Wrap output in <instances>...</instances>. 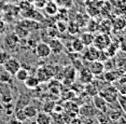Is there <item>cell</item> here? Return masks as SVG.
Here are the masks:
<instances>
[{"label":"cell","mask_w":126,"mask_h":124,"mask_svg":"<svg viewBox=\"0 0 126 124\" xmlns=\"http://www.w3.org/2000/svg\"><path fill=\"white\" fill-rule=\"evenodd\" d=\"M117 81L121 84H126V73L124 74H120V77L117 78Z\"/></svg>","instance_id":"obj_35"},{"label":"cell","mask_w":126,"mask_h":124,"mask_svg":"<svg viewBox=\"0 0 126 124\" xmlns=\"http://www.w3.org/2000/svg\"><path fill=\"white\" fill-rule=\"evenodd\" d=\"M24 83H25V86L28 89H36L39 86L40 81L38 78H37V76H30L29 74L27 79L24 81Z\"/></svg>","instance_id":"obj_18"},{"label":"cell","mask_w":126,"mask_h":124,"mask_svg":"<svg viewBox=\"0 0 126 124\" xmlns=\"http://www.w3.org/2000/svg\"><path fill=\"white\" fill-rule=\"evenodd\" d=\"M36 76L39 79L40 82H47L53 77V73L51 72V70L48 69V67H43V68L38 69Z\"/></svg>","instance_id":"obj_11"},{"label":"cell","mask_w":126,"mask_h":124,"mask_svg":"<svg viewBox=\"0 0 126 124\" xmlns=\"http://www.w3.org/2000/svg\"><path fill=\"white\" fill-rule=\"evenodd\" d=\"M23 110H24L25 114H26L27 119H33V118H36L39 112L38 108L35 107V106H31V105H27L26 107L23 108Z\"/></svg>","instance_id":"obj_19"},{"label":"cell","mask_w":126,"mask_h":124,"mask_svg":"<svg viewBox=\"0 0 126 124\" xmlns=\"http://www.w3.org/2000/svg\"><path fill=\"white\" fill-rule=\"evenodd\" d=\"M93 105L95 106V108L98 110L99 112H107L109 109L108 103L100 96L99 94L93 96Z\"/></svg>","instance_id":"obj_8"},{"label":"cell","mask_w":126,"mask_h":124,"mask_svg":"<svg viewBox=\"0 0 126 124\" xmlns=\"http://www.w3.org/2000/svg\"><path fill=\"white\" fill-rule=\"evenodd\" d=\"M94 38H95V35L88 31V33L82 34L81 37H80V40L83 42V44H84L85 47H90V45H93Z\"/></svg>","instance_id":"obj_16"},{"label":"cell","mask_w":126,"mask_h":124,"mask_svg":"<svg viewBox=\"0 0 126 124\" xmlns=\"http://www.w3.org/2000/svg\"><path fill=\"white\" fill-rule=\"evenodd\" d=\"M85 45L83 44V42L80 40V38L74 39L72 42H71V51L73 53H81V52L84 51Z\"/></svg>","instance_id":"obj_17"},{"label":"cell","mask_w":126,"mask_h":124,"mask_svg":"<svg viewBox=\"0 0 126 124\" xmlns=\"http://www.w3.org/2000/svg\"><path fill=\"white\" fill-rule=\"evenodd\" d=\"M88 69H90L91 72L94 74V77H95V76L96 77L101 76V74L105 72L104 63L100 62V60H94V62H91Z\"/></svg>","instance_id":"obj_10"},{"label":"cell","mask_w":126,"mask_h":124,"mask_svg":"<svg viewBox=\"0 0 126 124\" xmlns=\"http://www.w3.org/2000/svg\"><path fill=\"white\" fill-rule=\"evenodd\" d=\"M3 28H4V24H3V22L0 21V33H1V31L3 30Z\"/></svg>","instance_id":"obj_41"},{"label":"cell","mask_w":126,"mask_h":124,"mask_svg":"<svg viewBox=\"0 0 126 124\" xmlns=\"http://www.w3.org/2000/svg\"><path fill=\"white\" fill-rule=\"evenodd\" d=\"M98 94L108 103V105L117 102V95H119V92H117V89H115L114 86L109 85V86H107V88H102L101 90L99 91Z\"/></svg>","instance_id":"obj_1"},{"label":"cell","mask_w":126,"mask_h":124,"mask_svg":"<svg viewBox=\"0 0 126 124\" xmlns=\"http://www.w3.org/2000/svg\"><path fill=\"white\" fill-rule=\"evenodd\" d=\"M85 48H86V51L83 54V58L88 60V62H94V60L99 59L100 50H98L94 45H90V47H85Z\"/></svg>","instance_id":"obj_5"},{"label":"cell","mask_w":126,"mask_h":124,"mask_svg":"<svg viewBox=\"0 0 126 124\" xmlns=\"http://www.w3.org/2000/svg\"><path fill=\"white\" fill-rule=\"evenodd\" d=\"M48 45L51 48V52L55 55H58L61 54L63 51H64V43H63L58 38H53L48 40Z\"/></svg>","instance_id":"obj_9"},{"label":"cell","mask_w":126,"mask_h":124,"mask_svg":"<svg viewBox=\"0 0 126 124\" xmlns=\"http://www.w3.org/2000/svg\"><path fill=\"white\" fill-rule=\"evenodd\" d=\"M35 53L39 58H47V57L51 55L52 52H51V48H50V45H48V43L42 41V42H39L38 44L36 45Z\"/></svg>","instance_id":"obj_4"},{"label":"cell","mask_w":126,"mask_h":124,"mask_svg":"<svg viewBox=\"0 0 126 124\" xmlns=\"http://www.w3.org/2000/svg\"><path fill=\"white\" fill-rule=\"evenodd\" d=\"M117 92H119V94H120V95L126 96V84H123L122 88L117 89Z\"/></svg>","instance_id":"obj_36"},{"label":"cell","mask_w":126,"mask_h":124,"mask_svg":"<svg viewBox=\"0 0 126 124\" xmlns=\"http://www.w3.org/2000/svg\"><path fill=\"white\" fill-rule=\"evenodd\" d=\"M22 67L21 63L17 58L15 57H10V58L7 59V62L3 64V68L7 72H9L11 76H14L16 73V71L18 70L19 68Z\"/></svg>","instance_id":"obj_3"},{"label":"cell","mask_w":126,"mask_h":124,"mask_svg":"<svg viewBox=\"0 0 126 124\" xmlns=\"http://www.w3.org/2000/svg\"><path fill=\"white\" fill-rule=\"evenodd\" d=\"M47 36L50 37V39L57 38V34H59L58 31H57L56 28H47Z\"/></svg>","instance_id":"obj_32"},{"label":"cell","mask_w":126,"mask_h":124,"mask_svg":"<svg viewBox=\"0 0 126 124\" xmlns=\"http://www.w3.org/2000/svg\"><path fill=\"white\" fill-rule=\"evenodd\" d=\"M67 27H68V23L64 21V19H59L56 22V29L59 34H64L67 31Z\"/></svg>","instance_id":"obj_25"},{"label":"cell","mask_w":126,"mask_h":124,"mask_svg":"<svg viewBox=\"0 0 126 124\" xmlns=\"http://www.w3.org/2000/svg\"><path fill=\"white\" fill-rule=\"evenodd\" d=\"M30 100H31V97L28 94H25V93L21 94L19 95V97L17 98V102H16L15 110L16 109H23L24 107H26L27 105H29Z\"/></svg>","instance_id":"obj_14"},{"label":"cell","mask_w":126,"mask_h":124,"mask_svg":"<svg viewBox=\"0 0 126 124\" xmlns=\"http://www.w3.org/2000/svg\"><path fill=\"white\" fill-rule=\"evenodd\" d=\"M107 113H108V116H109V118H110L112 121H114V122H117L121 118L123 117V112H122V110H119V109H111L110 111H107Z\"/></svg>","instance_id":"obj_23"},{"label":"cell","mask_w":126,"mask_h":124,"mask_svg":"<svg viewBox=\"0 0 126 124\" xmlns=\"http://www.w3.org/2000/svg\"><path fill=\"white\" fill-rule=\"evenodd\" d=\"M68 124H82V123H81V119H80V118L74 117L73 119L70 120V122L68 123Z\"/></svg>","instance_id":"obj_37"},{"label":"cell","mask_w":126,"mask_h":124,"mask_svg":"<svg viewBox=\"0 0 126 124\" xmlns=\"http://www.w3.org/2000/svg\"><path fill=\"white\" fill-rule=\"evenodd\" d=\"M96 118L98 124H117V122H114L109 118L107 112H98Z\"/></svg>","instance_id":"obj_15"},{"label":"cell","mask_w":126,"mask_h":124,"mask_svg":"<svg viewBox=\"0 0 126 124\" xmlns=\"http://www.w3.org/2000/svg\"><path fill=\"white\" fill-rule=\"evenodd\" d=\"M1 111H2V108H1V106H0V114H1Z\"/></svg>","instance_id":"obj_42"},{"label":"cell","mask_w":126,"mask_h":124,"mask_svg":"<svg viewBox=\"0 0 126 124\" xmlns=\"http://www.w3.org/2000/svg\"><path fill=\"white\" fill-rule=\"evenodd\" d=\"M86 93L87 95H90V96H95V95H97L99 93V90H98V88L95 85V83H93V82H91V83H87V84H85L84 85V90H83Z\"/></svg>","instance_id":"obj_21"},{"label":"cell","mask_w":126,"mask_h":124,"mask_svg":"<svg viewBox=\"0 0 126 124\" xmlns=\"http://www.w3.org/2000/svg\"><path fill=\"white\" fill-rule=\"evenodd\" d=\"M111 42H112V40H111L109 34H99V35H96L95 38H94L93 45L96 47L98 50L104 51L110 45Z\"/></svg>","instance_id":"obj_2"},{"label":"cell","mask_w":126,"mask_h":124,"mask_svg":"<svg viewBox=\"0 0 126 124\" xmlns=\"http://www.w3.org/2000/svg\"><path fill=\"white\" fill-rule=\"evenodd\" d=\"M98 110L95 108V106L92 104V105H83L79 108V113L81 114L82 117H91V118H94L97 116L98 113Z\"/></svg>","instance_id":"obj_6"},{"label":"cell","mask_w":126,"mask_h":124,"mask_svg":"<svg viewBox=\"0 0 126 124\" xmlns=\"http://www.w3.org/2000/svg\"><path fill=\"white\" fill-rule=\"evenodd\" d=\"M8 124H24V122H22V121H19L18 119L14 118V119H11Z\"/></svg>","instance_id":"obj_38"},{"label":"cell","mask_w":126,"mask_h":124,"mask_svg":"<svg viewBox=\"0 0 126 124\" xmlns=\"http://www.w3.org/2000/svg\"><path fill=\"white\" fill-rule=\"evenodd\" d=\"M79 25L77 24L76 22H71L69 25H68V27H67V30L70 33V35H76V34H78L79 33Z\"/></svg>","instance_id":"obj_26"},{"label":"cell","mask_w":126,"mask_h":124,"mask_svg":"<svg viewBox=\"0 0 126 124\" xmlns=\"http://www.w3.org/2000/svg\"><path fill=\"white\" fill-rule=\"evenodd\" d=\"M28 76H29L28 70L27 69H25V68H22V67L16 71L15 74H14V77L16 78V80H18V81H21V82H24L25 80L28 78Z\"/></svg>","instance_id":"obj_22"},{"label":"cell","mask_w":126,"mask_h":124,"mask_svg":"<svg viewBox=\"0 0 126 124\" xmlns=\"http://www.w3.org/2000/svg\"><path fill=\"white\" fill-rule=\"evenodd\" d=\"M81 123L82 124H95V120H94V118H91V117H82Z\"/></svg>","instance_id":"obj_34"},{"label":"cell","mask_w":126,"mask_h":124,"mask_svg":"<svg viewBox=\"0 0 126 124\" xmlns=\"http://www.w3.org/2000/svg\"><path fill=\"white\" fill-rule=\"evenodd\" d=\"M94 80V74L91 72V70L86 67H83L80 69L79 71V81L82 83V84H87V83H91Z\"/></svg>","instance_id":"obj_7"},{"label":"cell","mask_w":126,"mask_h":124,"mask_svg":"<svg viewBox=\"0 0 126 124\" xmlns=\"http://www.w3.org/2000/svg\"><path fill=\"white\" fill-rule=\"evenodd\" d=\"M117 124H126V119H125L124 117H122L121 119L117 121Z\"/></svg>","instance_id":"obj_40"},{"label":"cell","mask_w":126,"mask_h":124,"mask_svg":"<svg viewBox=\"0 0 126 124\" xmlns=\"http://www.w3.org/2000/svg\"><path fill=\"white\" fill-rule=\"evenodd\" d=\"M10 57H11V56L7 53V52L0 50V65H3L4 63L7 62V59L10 58Z\"/></svg>","instance_id":"obj_31"},{"label":"cell","mask_w":126,"mask_h":124,"mask_svg":"<svg viewBox=\"0 0 126 124\" xmlns=\"http://www.w3.org/2000/svg\"><path fill=\"white\" fill-rule=\"evenodd\" d=\"M35 121L37 122V124H52L53 117L45 111H40L37 114Z\"/></svg>","instance_id":"obj_12"},{"label":"cell","mask_w":126,"mask_h":124,"mask_svg":"<svg viewBox=\"0 0 126 124\" xmlns=\"http://www.w3.org/2000/svg\"><path fill=\"white\" fill-rule=\"evenodd\" d=\"M47 2V0H33V7L38 9H43Z\"/></svg>","instance_id":"obj_33"},{"label":"cell","mask_w":126,"mask_h":124,"mask_svg":"<svg viewBox=\"0 0 126 124\" xmlns=\"http://www.w3.org/2000/svg\"><path fill=\"white\" fill-rule=\"evenodd\" d=\"M113 24H119V25L113 26V27L115 28V29H122V28H124V27H125L126 22H125L123 18H117L115 22H113Z\"/></svg>","instance_id":"obj_30"},{"label":"cell","mask_w":126,"mask_h":124,"mask_svg":"<svg viewBox=\"0 0 126 124\" xmlns=\"http://www.w3.org/2000/svg\"><path fill=\"white\" fill-rule=\"evenodd\" d=\"M55 105H56V104L54 103V102H47V103H44V105L42 106V109H43V111L47 112V113H51V112H53V111H54Z\"/></svg>","instance_id":"obj_27"},{"label":"cell","mask_w":126,"mask_h":124,"mask_svg":"<svg viewBox=\"0 0 126 124\" xmlns=\"http://www.w3.org/2000/svg\"><path fill=\"white\" fill-rule=\"evenodd\" d=\"M112 28V23L110 21H102V23L100 25H98V29L101 31L102 34H109Z\"/></svg>","instance_id":"obj_24"},{"label":"cell","mask_w":126,"mask_h":124,"mask_svg":"<svg viewBox=\"0 0 126 124\" xmlns=\"http://www.w3.org/2000/svg\"><path fill=\"white\" fill-rule=\"evenodd\" d=\"M119 49H121V51H123V52H126V41L125 40L119 44Z\"/></svg>","instance_id":"obj_39"},{"label":"cell","mask_w":126,"mask_h":124,"mask_svg":"<svg viewBox=\"0 0 126 124\" xmlns=\"http://www.w3.org/2000/svg\"><path fill=\"white\" fill-rule=\"evenodd\" d=\"M55 2L58 7L65 8V9H68L72 5V0H55Z\"/></svg>","instance_id":"obj_28"},{"label":"cell","mask_w":126,"mask_h":124,"mask_svg":"<svg viewBox=\"0 0 126 124\" xmlns=\"http://www.w3.org/2000/svg\"><path fill=\"white\" fill-rule=\"evenodd\" d=\"M102 74H104V80L105 81H107L109 83H112L114 81H116L117 78L120 77V74L121 73H117L116 71H114V70H107Z\"/></svg>","instance_id":"obj_20"},{"label":"cell","mask_w":126,"mask_h":124,"mask_svg":"<svg viewBox=\"0 0 126 124\" xmlns=\"http://www.w3.org/2000/svg\"><path fill=\"white\" fill-rule=\"evenodd\" d=\"M14 113H15L16 119H18L19 121H22V122H25V121L27 120V117H26V114H25V112L23 109H16Z\"/></svg>","instance_id":"obj_29"},{"label":"cell","mask_w":126,"mask_h":124,"mask_svg":"<svg viewBox=\"0 0 126 124\" xmlns=\"http://www.w3.org/2000/svg\"><path fill=\"white\" fill-rule=\"evenodd\" d=\"M58 9H59V7L57 5V3L55 1H47V3H45V5L43 7L44 13L48 16L56 15L57 12H58Z\"/></svg>","instance_id":"obj_13"}]
</instances>
